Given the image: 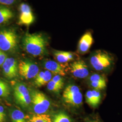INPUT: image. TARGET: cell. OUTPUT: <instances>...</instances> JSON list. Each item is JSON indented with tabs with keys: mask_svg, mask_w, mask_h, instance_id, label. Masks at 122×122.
<instances>
[{
	"mask_svg": "<svg viewBox=\"0 0 122 122\" xmlns=\"http://www.w3.org/2000/svg\"><path fill=\"white\" fill-rule=\"evenodd\" d=\"M23 45L28 53L38 57L46 52L48 40L42 33L27 34L23 39Z\"/></svg>",
	"mask_w": 122,
	"mask_h": 122,
	"instance_id": "6da1fadb",
	"label": "cell"
},
{
	"mask_svg": "<svg viewBox=\"0 0 122 122\" xmlns=\"http://www.w3.org/2000/svg\"><path fill=\"white\" fill-rule=\"evenodd\" d=\"M18 35L13 29L8 28L0 30V49L4 52H13L17 48Z\"/></svg>",
	"mask_w": 122,
	"mask_h": 122,
	"instance_id": "7a4b0ae2",
	"label": "cell"
},
{
	"mask_svg": "<svg viewBox=\"0 0 122 122\" xmlns=\"http://www.w3.org/2000/svg\"><path fill=\"white\" fill-rule=\"evenodd\" d=\"M113 57L105 51L98 50L94 52L90 58V63L97 71H103L109 68L113 62Z\"/></svg>",
	"mask_w": 122,
	"mask_h": 122,
	"instance_id": "3957f363",
	"label": "cell"
},
{
	"mask_svg": "<svg viewBox=\"0 0 122 122\" xmlns=\"http://www.w3.org/2000/svg\"><path fill=\"white\" fill-rule=\"evenodd\" d=\"M62 98L65 103L75 107L81 105L83 100L80 89L74 85H69L66 87L63 92Z\"/></svg>",
	"mask_w": 122,
	"mask_h": 122,
	"instance_id": "277c9868",
	"label": "cell"
},
{
	"mask_svg": "<svg viewBox=\"0 0 122 122\" xmlns=\"http://www.w3.org/2000/svg\"><path fill=\"white\" fill-rule=\"evenodd\" d=\"M31 95V103L36 114H44L48 110L50 103L48 98L41 92L34 91Z\"/></svg>",
	"mask_w": 122,
	"mask_h": 122,
	"instance_id": "5b68a950",
	"label": "cell"
},
{
	"mask_svg": "<svg viewBox=\"0 0 122 122\" xmlns=\"http://www.w3.org/2000/svg\"><path fill=\"white\" fill-rule=\"evenodd\" d=\"M14 96L17 104L23 107H27L30 105L31 95L28 88L22 83H16L14 86Z\"/></svg>",
	"mask_w": 122,
	"mask_h": 122,
	"instance_id": "8992f818",
	"label": "cell"
},
{
	"mask_svg": "<svg viewBox=\"0 0 122 122\" xmlns=\"http://www.w3.org/2000/svg\"><path fill=\"white\" fill-rule=\"evenodd\" d=\"M19 73L27 80L35 78L39 72L36 64L29 61H21L18 64Z\"/></svg>",
	"mask_w": 122,
	"mask_h": 122,
	"instance_id": "52a82bcc",
	"label": "cell"
},
{
	"mask_svg": "<svg viewBox=\"0 0 122 122\" xmlns=\"http://www.w3.org/2000/svg\"><path fill=\"white\" fill-rule=\"evenodd\" d=\"M20 15L18 24L20 25L29 26L35 20V17L30 6L26 3H22L19 7Z\"/></svg>",
	"mask_w": 122,
	"mask_h": 122,
	"instance_id": "ba28073f",
	"label": "cell"
},
{
	"mask_svg": "<svg viewBox=\"0 0 122 122\" xmlns=\"http://www.w3.org/2000/svg\"><path fill=\"white\" fill-rule=\"evenodd\" d=\"M3 74L5 77L9 79L16 77L19 73L17 62L13 57H7L2 64Z\"/></svg>",
	"mask_w": 122,
	"mask_h": 122,
	"instance_id": "9c48e42d",
	"label": "cell"
},
{
	"mask_svg": "<svg viewBox=\"0 0 122 122\" xmlns=\"http://www.w3.org/2000/svg\"><path fill=\"white\" fill-rule=\"evenodd\" d=\"M70 72L75 77L78 78H85L89 74L86 63L82 60L75 61L70 64Z\"/></svg>",
	"mask_w": 122,
	"mask_h": 122,
	"instance_id": "30bf717a",
	"label": "cell"
},
{
	"mask_svg": "<svg viewBox=\"0 0 122 122\" xmlns=\"http://www.w3.org/2000/svg\"><path fill=\"white\" fill-rule=\"evenodd\" d=\"M93 43V38L91 32H86L81 38L78 45V51L84 54L89 51Z\"/></svg>",
	"mask_w": 122,
	"mask_h": 122,
	"instance_id": "8fae6325",
	"label": "cell"
},
{
	"mask_svg": "<svg viewBox=\"0 0 122 122\" xmlns=\"http://www.w3.org/2000/svg\"><path fill=\"white\" fill-rule=\"evenodd\" d=\"M44 68L53 74L61 76H65V70L64 66L60 63L52 60H48L44 62Z\"/></svg>",
	"mask_w": 122,
	"mask_h": 122,
	"instance_id": "7c38bea8",
	"label": "cell"
},
{
	"mask_svg": "<svg viewBox=\"0 0 122 122\" xmlns=\"http://www.w3.org/2000/svg\"><path fill=\"white\" fill-rule=\"evenodd\" d=\"M101 98V96L100 92L96 90L89 91L86 94V103L94 108L96 107L99 105Z\"/></svg>",
	"mask_w": 122,
	"mask_h": 122,
	"instance_id": "4fadbf2b",
	"label": "cell"
},
{
	"mask_svg": "<svg viewBox=\"0 0 122 122\" xmlns=\"http://www.w3.org/2000/svg\"><path fill=\"white\" fill-rule=\"evenodd\" d=\"M52 74L48 70L39 72L35 76L34 83L37 87H41L48 83L52 80Z\"/></svg>",
	"mask_w": 122,
	"mask_h": 122,
	"instance_id": "5bb4252c",
	"label": "cell"
},
{
	"mask_svg": "<svg viewBox=\"0 0 122 122\" xmlns=\"http://www.w3.org/2000/svg\"><path fill=\"white\" fill-rule=\"evenodd\" d=\"M53 55L56 60L61 63L72 61L75 56V54L73 52L59 50L54 51Z\"/></svg>",
	"mask_w": 122,
	"mask_h": 122,
	"instance_id": "9a60e30c",
	"label": "cell"
},
{
	"mask_svg": "<svg viewBox=\"0 0 122 122\" xmlns=\"http://www.w3.org/2000/svg\"><path fill=\"white\" fill-rule=\"evenodd\" d=\"M14 17L13 12L5 6L0 5V25L4 24Z\"/></svg>",
	"mask_w": 122,
	"mask_h": 122,
	"instance_id": "2e32d148",
	"label": "cell"
},
{
	"mask_svg": "<svg viewBox=\"0 0 122 122\" xmlns=\"http://www.w3.org/2000/svg\"><path fill=\"white\" fill-rule=\"evenodd\" d=\"M10 117L12 122H27L25 114L20 109L13 110Z\"/></svg>",
	"mask_w": 122,
	"mask_h": 122,
	"instance_id": "e0dca14e",
	"label": "cell"
},
{
	"mask_svg": "<svg viewBox=\"0 0 122 122\" xmlns=\"http://www.w3.org/2000/svg\"><path fill=\"white\" fill-rule=\"evenodd\" d=\"M29 122H52L50 116L46 114H36L32 116Z\"/></svg>",
	"mask_w": 122,
	"mask_h": 122,
	"instance_id": "ac0fdd59",
	"label": "cell"
},
{
	"mask_svg": "<svg viewBox=\"0 0 122 122\" xmlns=\"http://www.w3.org/2000/svg\"><path fill=\"white\" fill-rule=\"evenodd\" d=\"M10 94V88L8 84L0 80V97H7Z\"/></svg>",
	"mask_w": 122,
	"mask_h": 122,
	"instance_id": "d6986e66",
	"label": "cell"
},
{
	"mask_svg": "<svg viewBox=\"0 0 122 122\" xmlns=\"http://www.w3.org/2000/svg\"><path fill=\"white\" fill-rule=\"evenodd\" d=\"M52 122H71L69 116L65 113L60 112L54 115Z\"/></svg>",
	"mask_w": 122,
	"mask_h": 122,
	"instance_id": "ffe728a7",
	"label": "cell"
},
{
	"mask_svg": "<svg viewBox=\"0 0 122 122\" xmlns=\"http://www.w3.org/2000/svg\"><path fill=\"white\" fill-rule=\"evenodd\" d=\"M47 88L49 91L56 93L59 92L62 89V88L54 83L52 80L48 83Z\"/></svg>",
	"mask_w": 122,
	"mask_h": 122,
	"instance_id": "44dd1931",
	"label": "cell"
},
{
	"mask_svg": "<svg viewBox=\"0 0 122 122\" xmlns=\"http://www.w3.org/2000/svg\"><path fill=\"white\" fill-rule=\"evenodd\" d=\"M92 87L96 90H104L106 87V82H90Z\"/></svg>",
	"mask_w": 122,
	"mask_h": 122,
	"instance_id": "7402d4cb",
	"label": "cell"
},
{
	"mask_svg": "<svg viewBox=\"0 0 122 122\" xmlns=\"http://www.w3.org/2000/svg\"><path fill=\"white\" fill-rule=\"evenodd\" d=\"M90 82H106L105 77L99 74H94L90 77Z\"/></svg>",
	"mask_w": 122,
	"mask_h": 122,
	"instance_id": "603a6c76",
	"label": "cell"
},
{
	"mask_svg": "<svg viewBox=\"0 0 122 122\" xmlns=\"http://www.w3.org/2000/svg\"><path fill=\"white\" fill-rule=\"evenodd\" d=\"M61 76L60 75H56L52 77V80L57 85L60 86L61 88H62L64 85V80Z\"/></svg>",
	"mask_w": 122,
	"mask_h": 122,
	"instance_id": "cb8c5ba5",
	"label": "cell"
},
{
	"mask_svg": "<svg viewBox=\"0 0 122 122\" xmlns=\"http://www.w3.org/2000/svg\"><path fill=\"white\" fill-rule=\"evenodd\" d=\"M7 58V55L5 52L0 49V66L2 65Z\"/></svg>",
	"mask_w": 122,
	"mask_h": 122,
	"instance_id": "d4e9b609",
	"label": "cell"
},
{
	"mask_svg": "<svg viewBox=\"0 0 122 122\" xmlns=\"http://www.w3.org/2000/svg\"><path fill=\"white\" fill-rule=\"evenodd\" d=\"M16 0H0V5H10L13 4Z\"/></svg>",
	"mask_w": 122,
	"mask_h": 122,
	"instance_id": "484cf974",
	"label": "cell"
},
{
	"mask_svg": "<svg viewBox=\"0 0 122 122\" xmlns=\"http://www.w3.org/2000/svg\"><path fill=\"white\" fill-rule=\"evenodd\" d=\"M5 113L4 108L0 105V122H3L5 120Z\"/></svg>",
	"mask_w": 122,
	"mask_h": 122,
	"instance_id": "4316f807",
	"label": "cell"
},
{
	"mask_svg": "<svg viewBox=\"0 0 122 122\" xmlns=\"http://www.w3.org/2000/svg\"><path fill=\"white\" fill-rule=\"evenodd\" d=\"M88 122H100L98 121V120H91V121H90Z\"/></svg>",
	"mask_w": 122,
	"mask_h": 122,
	"instance_id": "83f0119b",
	"label": "cell"
}]
</instances>
